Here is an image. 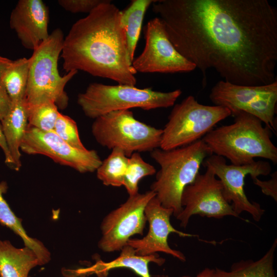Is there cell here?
I'll list each match as a JSON object with an SVG mask.
<instances>
[{
    "label": "cell",
    "mask_w": 277,
    "mask_h": 277,
    "mask_svg": "<svg viewBox=\"0 0 277 277\" xmlns=\"http://www.w3.org/2000/svg\"><path fill=\"white\" fill-rule=\"evenodd\" d=\"M155 173L156 169L153 165L145 162L138 152H134L129 157L123 186L129 195H134L138 192L140 180Z\"/></svg>",
    "instance_id": "obj_25"
},
{
    "label": "cell",
    "mask_w": 277,
    "mask_h": 277,
    "mask_svg": "<svg viewBox=\"0 0 277 277\" xmlns=\"http://www.w3.org/2000/svg\"><path fill=\"white\" fill-rule=\"evenodd\" d=\"M181 205L183 210L176 218L183 228L187 226L193 215L215 219L225 216L239 217L225 199L220 181L209 167L205 173H199L194 181L184 188Z\"/></svg>",
    "instance_id": "obj_13"
},
{
    "label": "cell",
    "mask_w": 277,
    "mask_h": 277,
    "mask_svg": "<svg viewBox=\"0 0 277 277\" xmlns=\"http://www.w3.org/2000/svg\"><path fill=\"white\" fill-rule=\"evenodd\" d=\"M104 0H59V5L66 11L76 13H90Z\"/></svg>",
    "instance_id": "obj_28"
},
{
    "label": "cell",
    "mask_w": 277,
    "mask_h": 277,
    "mask_svg": "<svg viewBox=\"0 0 277 277\" xmlns=\"http://www.w3.org/2000/svg\"><path fill=\"white\" fill-rule=\"evenodd\" d=\"M276 246L275 239L265 254L256 261L241 260L234 263L229 271L216 268L215 277H276L273 262Z\"/></svg>",
    "instance_id": "obj_20"
},
{
    "label": "cell",
    "mask_w": 277,
    "mask_h": 277,
    "mask_svg": "<svg viewBox=\"0 0 277 277\" xmlns=\"http://www.w3.org/2000/svg\"><path fill=\"white\" fill-rule=\"evenodd\" d=\"M150 262L162 266L165 259L160 257L157 253L146 256L136 254L135 250L129 245L125 246L122 249L118 257L109 262H97L90 269L83 272H94L97 274H106L111 269L117 268H126L132 270L141 277H151L149 264Z\"/></svg>",
    "instance_id": "obj_19"
},
{
    "label": "cell",
    "mask_w": 277,
    "mask_h": 277,
    "mask_svg": "<svg viewBox=\"0 0 277 277\" xmlns=\"http://www.w3.org/2000/svg\"><path fill=\"white\" fill-rule=\"evenodd\" d=\"M173 213V210L163 207L155 196L152 197L145 209L146 221L149 223L148 233L142 239L130 238L126 245L132 247L138 255L146 256L161 252L181 261H186V257L182 252L170 247L168 242L169 235L175 233L182 238L197 235L174 228L170 221Z\"/></svg>",
    "instance_id": "obj_15"
},
{
    "label": "cell",
    "mask_w": 277,
    "mask_h": 277,
    "mask_svg": "<svg viewBox=\"0 0 277 277\" xmlns=\"http://www.w3.org/2000/svg\"><path fill=\"white\" fill-rule=\"evenodd\" d=\"M92 134L100 145L118 148L129 157L160 148L163 129L136 120L130 110L109 112L94 119Z\"/></svg>",
    "instance_id": "obj_7"
},
{
    "label": "cell",
    "mask_w": 277,
    "mask_h": 277,
    "mask_svg": "<svg viewBox=\"0 0 277 277\" xmlns=\"http://www.w3.org/2000/svg\"><path fill=\"white\" fill-rule=\"evenodd\" d=\"M152 10L177 51L233 84L276 80L277 10L267 0H159Z\"/></svg>",
    "instance_id": "obj_1"
},
{
    "label": "cell",
    "mask_w": 277,
    "mask_h": 277,
    "mask_svg": "<svg viewBox=\"0 0 277 277\" xmlns=\"http://www.w3.org/2000/svg\"><path fill=\"white\" fill-rule=\"evenodd\" d=\"M49 11L42 0H19L11 11L9 24L22 46L34 50L49 36Z\"/></svg>",
    "instance_id": "obj_16"
},
{
    "label": "cell",
    "mask_w": 277,
    "mask_h": 277,
    "mask_svg": "<svg viewBox=\"0 0 277 277\" xmlns=\"http://www.w3.org/2000/svg\"><path fill=\"white\" fill-rule=\"evenodd\" d=\"M230 115L227 108L201 104L189 95L174 105L163 129L160 148L170 150L192 144Z\"/></svg>",
    "instance_id": "obj_8"
},
{
    "label": "cell",
    "mask_w": 277,
    "mask_h": 277,
    "mask_svg": "<svg viewBox=\"0 0 277 277\" xmlns=\"http://www.w3.org/2000/svg\"><path fill=\"white\" fill-rule=\"evenodd\" d=\"M121 17V11L111 1L104 0L75 22L64 39L63 69L135 86L136 72L128 61Z\"/></svg>",
    "instance_id": "obj_2"
},
{
    "label": "cell",
    "mask_w": 277,
    "mask_h": 277,
    "mask_svg": "<svg viewBox=\"0 0 277 277\" xmlns=\"http://www.w3.org/2000/svg\"><path fill=\"white\" fill-rule=\"evenodd\" d=\"M53 131L71 146L81 150L87 149L80 139L76 122L69 116L60 113Z\"/></svg>",
    "instance_id": "obj_27"
},
{
    "label": "cell",
    "mask_w": 277,
    "mask_h": 277,
    "mask_svg": "<svg viewBox=\"0 0 277 277\" xmlns=\"http://www.w3.org/2000/svg\"><path fill=\"white\" fill-rule=\"evenodd\" d=\"M28 108L24 98L12 101L10 109L1 121L3 132L13 161V169L22 166L21 146L28 125Z\"/></svg>",
    "instance_id": "obj_17"
},
{
    "label": "cell",
    "mask_w": 277,
    "mask_h": 277,
    "mask_svg": "<svg viewBox=\"0 0 277 277\" xmlns=\"http://www.w3.org/2000/svg\"><path fill=\"white\" fill-rule=\"evenodd\" d=\"M64 35L60 28L54 29L48 37L33 51L30 61L28 80L24 99L28 107L52 102L58 109L67 108L69 97L65 88L77 71L61 76L58 70Z\"/></svg>",
    "instance_id": "obj_5"
},
{
    "label": "cell",
    "mask_w": 277,
    "mask_h": 277,
    "mask_svg": "<svg viewBox=\"0 0 277 277\" xmlns=\"http://www.w3.org/2000/svg\"><path fill=\"white\" fill-rule=\"evenodd\" d=\"M12 105V101L3 84L0 83V121L8 113Z\"/></svg>",
    "instance_id": "obj_30"
},
{
    "label": "cell",
    "mask_w": 277,
    "mask_h": 277,
    "mask_svg": "<svg viewBox=\"0 0 277 277\" xmlns=\"http://www.w3.org/2000/svg\"><path fill=\"white\" fill-rule=\"evenodd\" d=\"M37 265L39 260L30 248H17L9 241H0V277H28Z\"/></svg>",
    "instance_id": "obj_18"
},
{
    "label": "cell",
    "mask_w": 277,
    "mask_h": 277,
    "mask_svg": "<svg viewBox=\"0 0 277 277\" xmlns=\"http://www.w3.org/2000/svg\"><path fill=\"white\" fill-rule=\"evenodd\" d=\"M209 98L214 105L228 108L231 115L240 112L249 113L271 131H276L277 80L259 86L239 85L221 80L212 88Z\"/></svg>",
    "instance_id": "obj_9"
},
{
    "label": "cell",
    "mask_w": 277,
    "mask_h": 277,
    "mask_svg": "<svg viewBox=\"0 0 277 277\" xmlns=\"http://www.w3.org/2000/svg\"><path fill=\"white\" fill-rule=\"evenodd\" d=\"M212 154L202 139L185 146L170 150L157 148L150 152L160 166L150 190L163 207L173 210L175 217L183 210L184 188L194 181L204 160Z\"/></svg>",
    "instance_id": "obj_4"
},
{
    "label": "cell",
    "mask_w": 277,
    "mask_h": 277,
    "mask_svg": "<svg viewBox=\"0 0 277 277\" xmlns=\"http://www.w3.org/2000/svg\"><path fill=\"white\" fill-rule=\"evenodd\" d=\"M180 277H192L189 275H184ZM195 277H215V269L206 268L197 274Z\"/></svg>",
    "instance_id": "obj_33"
},
{
    "label": "cell",
    "mask_w": 277,
    "mask_h": 277,
    "mask_svg": "<svg viewBox=\"0 0 277 277\" xmlns=\"http://www.w3.org/2000/svg\"><path fill=\"white\" fill-rule=\"evenodd\" d=\"M28 108V125L44 131H52L60 114L56 105L48 102Z\"/></svg>",
    "instance_id": "obj_26"
},
{
    "label": "cell",
    "mask_w": 277,
    "mask_h": 277,
    "mask_svg": "<svg viewBox=\"0 0 277 277\" xmlns=\"http://www.w3.org/2000/svg\"><path fill=\"white\" fill-rule=\"evenodd\" d=\"M155 196L151 190L129 195L125 203L109 213L101 225L98 247L107 252L121 250L132 236L142 235L147 221L145 209Z\"/></svg>",
    "instance_id": "obj_12"
},
{
    "label": "cell",
    "mask_w": 277,
    "mask_h": 277,
    "mask_svg": "<svg viewBox=\"0 0 277 277\" xmlns=\"http://www.w3.org/2000/svg\"><path fill=\"white\" fill-rule=\"evenodd\" d=\"M253 183L259 187L262 193L271 197L275 202L277 201V172L271 174V177L268 181H261L254 177L252 179Z\"/></svg>",
    "instance_id": "obj_29"
},
{
    "label": "cell",
    "mask_w": 277,
    "mask_h": 277,
    "mask_svg": "<svg viewBox=\"0 0 277 277\" xmlns=\"http://www.w3.org/2000/svg\"><path fill=\"white\" fill-rule=\"evenodd\" d=\"M144 35V48L131 64L136 72L173 73L189 72L196 69L175 48L159 17L148 22Z\"/></svg>",
    "instance_id": "obj_11"
},
{
    "label": "cell",
    "mask_w": 277,
    "mask_h": 277,
    "mask_svg": "<svg viewBox=\"0 0 277 277\" xmlns=\"http://www.w3.org/2000/svg\"><path fill=\"white\" fill-rule=\"evenodd\" d=\"M202 165L211 168L218 177L225 199L231 205L238 215L246 211L251 214L255 221H260L265 210L259 203L248 200L244 190V180L248 174L251 179L269 174L272 168L269 162L255 161L248 165H228L224 157L213 154L207 157Z\"/></svg>",
    "instance_id": "obj_10"
},
{
    "label": "cell",
    "mask_w": 277,
    "mask_h": 277,
    "mask_svg": "<svg viewBox=\"0 0 277 277\" xmlns=\"http://www.w3.org/2000/svg\"><path fill=\"white\" fill-rule=\"evenodd\" d=\"M21 150L28 154L47 156L56 163L69 166L83 173L96 171L102 162L95 150L74 148L53 130L44 131L29 125Z\"/></svg>",
    "instance_id": "obj_14"
},
{
    "label": "cell",
    "mask_w": 277,
    "mask_h": 277,
    "mask_svg": "<svg viewBox=\"0 0 277 277\" xmlns=\"http://www.w3.org/2000/svg\"><path fill=\"white\" fill-rule=\"evenodd\" d=\"M234 122L212 129L202 140L213 154L229 160L231 164H251L256 157L277 163V148L271 140V131L256 117L244 112Z\"/></svg>",
    "instance_id": "obj_3"
},
{
    "label": "cell",
    "mask_w": 277,
    "mask_h": 277,
    "mask_svg": "<svg viewBox=\"0 0 277 277\" xmlns=\"http://www.w3.org/2000/svg\"><path fill=\"white\" fill-rule=\"evenodd\" d=\"M155 1L133 0L129 6L121 11V23L125 32L127 56L131 65L145 14Z\"/></svg>",
    "instance_id": "obj_22"
},
{
    "label": "cell",
    "mask_w": 277,
    "mask_h": 277,
    "mask_svg": "<svg viewBox=\"0 0 277 277\" xmlns=\"http://www.w3.org/2000/svg\"><path fill=\"white\" fill-rule=\"evenodd\" d=\"M7 188L6 182H0V223L10 229L22 239L25 246L35 252L41 265L47 263L51 259L49 251L41 242L28 235L22 225V219L15 215L4 198L3 194L7 192Z\"/></svg>",
    "instance_id": "obj_21"
},
{
    "label": "cell",
    "mask_w": 277,
    "mask_h": 277,
    "mask_svg": "<svg viewBox=\"0 0 277 277\" xmlns=\"http://www.w3.org/2000/svg\"><path fill=\"white\" fill-rule=\"evenodd\" d=\"M181 94L179 89L160 92L150 88L93 83L84 92L78 94L77 103L86 116L95 119L115 111L135 108L150 110L170 107L174 105Z\"/></svg>",
    "instance_id": "obj_6"
},
{
    "label": "cell",
    "mask_w": 277,
    "mask_h": 277,
    "mask_svg": "<svg viewBox=\"0 0 277 277\" xmlns=\"http://www.w3.org/2000/svg\"><path fill=\"white\" fill-rule=\"evenodd\" d=\"M12 62V60L0 56V83H2V76L5 71Z\"/></svg>",
    "instance_id": "obj_32"
},
{
    "label": "cell",
    "mask_w": 277,
    "mask_h": 277,
    "mask_svg": "<svg viewBox=\"0 0 277 277\" xmlns=\"http://www.w3.org/2000/svg\"><path fill=\"white\" fill-rule=\"evenodd\" d=\"M128 160L129 157L122 150L112 149L110 154L96 169L97 177L106 186H123Z\"/></svg>",
    "instance_id": "obj_24"
},
{
    "label": "cell",
    "mask_w": 277,
    "mask_h": 277,
    "mask_svg": "<svg viewBox=\"0 0 277 277\" xmlns=\"http://www.w3.org/2000/svg\"><path fill=\"white\" fill-rule=\"evenodd\" d=\"M29 65V58L25 57L12 61L2 76V83L12 101L25 97Z\"/></svg>",
    "instance_id": "obj_23"
},
{
    "label": "cell",
    "mask_w": 277,
    "mask_h": 277,
    "mask_svg": "<svg viewBox=\"0 0 277 277\" xmlns=\"http://www.w3.org/2000/svg\"><path fill=\"white\" fill-rule=\"evenodd\" d=\"M0 147L4 153L5 163L13 168V161L3 132L1 124H0Z\"/></svg>",
    "instance_id": "obj_31"
}]
</instances>
